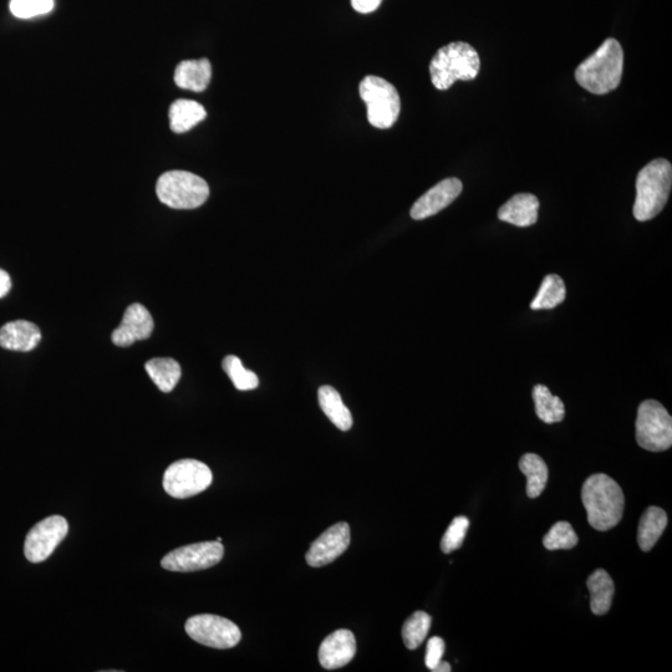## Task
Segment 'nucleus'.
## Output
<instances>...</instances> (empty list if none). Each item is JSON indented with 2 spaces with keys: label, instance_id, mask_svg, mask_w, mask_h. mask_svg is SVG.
I'll return each mask as SVG.
<instances>
[{
  "label": "nucleus",
  "instance_id": "f257e3e1",
  "mask_svg": "<svg viewBox=\"0 0 672 672\" xmlns=\"http://www.w3.org/2000/svg\"><path fill=\"white\" fill-rule=\"evenodd\" d=\"M582 501L590 526L607 532L618 526L623 518L625 497L612 477L598 473L584 482Z\"/></svg>",
  "mask_w": 672,
  "mask_h": 672
},
{
  "label": "nucleus",
  "instance_id": "f03ea898",
  "mask_svg": "<svg viewBox=\"0 0 672 672\" xmlns=\"http://www.w3.org/2000/svg\"><path fill=\"white\" fill-rule=\"evenodd\" d=\"M623 71L624 50L618 40L610 38L578 66L575 80L589 93L605 95L618 88Z\"/></svg>",
  "mask_w": 672,
  "mask_h": 672
},
{
  "label": "nucleus",
  "instance_id": "7ed1b4c3",
  "mask_svg": "<svg viewBox=\"0 0 672 672\" xmlns=\"http://www.w3.org/2000/svg\"><path fill=\"white\" fill-rule=\"evenodd\" d=\"M672 186V167L668 160L651 161L636 178L634 217L639 222L653 220L664 210Z\"/></svg>",
  "mask_w": 672,
  "mask_h": 672
},
{
  "label": "nucleus",
  "instance_id": "20e7f679",
  "mask_svg": "<svg viewBox=\"0 0 672 672\" xmlns=\"http://www.w3.org/2000/svg\"><path fill=\"white\" fill-rule=\"evenodd\" d=\"M480 70V55L472 45L463 42L442 47L430 64L432 84L437 90H448L458 80H475Z\"/></svg>",
  "mask_w": 672,
  "mask_h": 672
},
{
  "label": "nucleus",
  "instance_id": "39448f33",
  "mask_svg": "<svg viewBox=\"0 0 672 672\" xmlns=\"http://www.w3.org/2000/svg\"><path fill=\"white\" fill-rule=\"evenodd\" d=\"M157 197L175 210H195L210 196V187L202 177L186 171L164 173L157 181Z\"/></svg>",
  "mask_w": 672,
  "mask_h": 672
},
{
  "label": "nucleus",
  "instance_id": "423d86ee",
  "mask_svg": "<svg viewBox=\"0 0 672 672\" xmlns=\"http://www.w3.org/2000/svg\"><path fill=\"white\" fill-rule=\"evenodd\" d=\"M359 94L368 106L370 125L381 130L395 125L401 111V100L394 85L379 76L368 75L360 83Z\"/></svg>",
  "mask_w": 672,
  "mask_h": 672
},
{
  "label": "nucleus",
  "instance_id": "0eeeda50",
  "mask_svg": "<svg viewBox=\"0 0 672 672\" xmlns=\"http://www.w3.org/2000/svg\"><path fill=\"white\" fill-rule=\"evenodd\" d=\"M636 441L644 450L663 452L672 445V419L660 402H641L636 419Z\"/></svg>",
  "mask_w": 672,
  "mask_h": 672
},
{
  "label": "nucleus",
  "instance_id": "6e6552de",
  "mask_svg": "<svg viewBox=\"0 0 672 672\" xmlns=\"http://www.w3.org/2000/svg\"><path fill=\"white\" fill-rule=\"evenodd\" d=\"M213 475L210 467L197 460H180L172 463L164 475V488L167 495L185 500L200 495L212 485Z\"/></svg>",
  "mask_w": 672,
  "mask_h": 672
},
{
  "label": "nucleus",
  "instance_id": "1a4fd4ad",
  "mask_svg": "<svg viewBox=\"0 0 672 672\" xmlns=\"http://www.w3.org/2000/svg\"><path fill=\"white\" fill-rule=\"evenodd\" d=\"M185 629L192 640L213 649H232L242 639L238 626L218 615L192 616L187 620Z\"/></svg>",
  "mask_w": 672,
  "mask_h": 672
},
{
  "label": "nucleus",
  "instance_id": "9d476101",
  "mask_svg": "<svg viewBox=\"0 0 672 672\" xmlns=\"http://www.w3.org/2000/svg\"><path fill=\"white\" fill-rule=\"evenodd\" d=\"M224 556L221 542H202L180 547L161 560L162 568L170 572L191 573L215 567Z\"/></svg>",
  "mask_w": 672,
  "mask_h": 672
},
{
  "label": "nucleus",
  "instance_id": "9b49d317",
  "mask_svg": "<svg viewBox=\"0 0 672 672\" xmlns=\"http://www.w3.org/2000/svg\"><path fill=\"white\" fill-rule=\"evenodd\" d=\"M69 532V523L64 517L52 516L43 519L30 529L24 543L25 558L32 563H42L54 553Z\"/></svg>",
  "mask_w": 672,
  "mask_h": 672
},
{
  "label": "nucleus",
  "instance_id": "f8f14e48",
  "mask_svg": "<svg viewBox=\"0 0 672 672\" xmlns=\"http://www.w3.org/2000/svg\"><path fill=\"white\" fill-rule=\"evenodd\" d=\"M350 527L346 522L334 524L315 539L305 556L310 567L320 568L333 563L350 546Z\"/></svg>",
  "mask_w": 672,
  "mask_h": 672
},
{
  "label": "nucleus",
  "instance_id": "ddd939ff",
  "mask_svg": "<svg viewBox=\"0 0 672 672\" xmlns=\"http://www.w3.org/2000/svg\"><path fill=\"white\" fill-rule=\"evenodd\" d=\"M155 323L144 305L132 304L126 309L119 328L112 332V343L127 348L137 341L149 339L154 332Z\"/></svg>",
  "mask_w": 672,
  "mask_h": 672
},
{
  "label": "nucleus",
  "instance_id": "4468645a",
  "mask_svg": "<svg viewBox=\"0 0 672 672\" xmlns=\"http://www.w3.org/2000/svg\"><path fill=\"white\" fill-rule=\"evenodd\" d=\"M462 188V182L455 177L446 178V180L437 183L412 206L410 212L412 220H426V218L435 216L445 210L461 195Z\"/></svg>",
  "mask_w": 672,
  "mask_h": 672
},
{
  "label": "nucleus",
  "instance_id": "2eb2a0df",
  "mask_svg": "<svg viewBox=\"0 0 672 672\" xmlns=\"http://www.w3.org/2000/svg\"><path fill=\"white\" fill-rule=\"evenodd\" d=\"M355 655V635L350 630H336L320 645L319 663L325 670H336L348 665Z\"/></svg>",
  "mask_w": 672,
  "mask_h": 672
},
{
  "label": "nucleus",
  "instance_id": "dca6fc26",
  "mask_svg": "<svg viewBox=\"0 0 672 672\" xmlns=\"http://www.w3.org/2000/svg\"><path fill=\"white\" fill-rule=\"evenodd\" d=\"M42 340V332L37 325L27 320H15L0 329V346L12 351H32Z\"/></svg>",
  "mask_w": 672,
  "mask_h": 672
},
{
  "label": "nucleus",
  "instance_id": "f3484780",
  "mask_svg": "<svg viewBox=\"0 0 672 672\" xmlns=\"http://www.w3.org/2000/svg\"><path fill=\"white\" fill-rule=\"evenodd\" d=\"M539 201L531 193H518L511 200L504 203L498 211V218L502 222L517 227H531L538 221Z\"/></svg>",
  "mask_w": 672,
  "mask_h": 672
},
{
  "label": "nucleus",
  "instance_id": "a211bd4d",
  "mask_svg": "<svg viewBox=\"0 0 672 672\" xmlns=\"http://www.w3.org/2000/svg\"><path fill=\"white\" fill-rule=\"evenodd\" d=\"M212 78L210 60H186L177 65L175 83L178 88L202 93L208 88Z\"/></svg>",
  "mask_w": 672,
  "mask_h": 672
},
{
  "label": "nucleus",
  "instance_id": "6ab92c4d",
  "mask_svg": "<svg viewBox=\"0 0 672 672\" xmlns=\"http://www.w3.org/2000/svg\"><path fill=\"white\" fill-rule=\"evenodd\" d=\"M668 514L659 507L651 506L641 516L638 528V543L643 552H650L668 527Z\"/></svg>",
  "mask_w": 672,
  "mask_h": 672
},
{
  "label": "nucleus",
  "instance_id": "aec40b11",
  "mask_svg": "<svg viewBox=\"0 0 672 672\" xmlns=\"http://www.w3.org/2000/svg\"><path fill=\"white\" fill-rule=\"evenodd\" d=\"M590 593V609L595 615H605L612 608L615 585L604 569L595 570L587 580Z\"/></svg>",
  "mask_w": 672,
  "mask_h": 672
},
{
  "label": "nucleus",
  "instance_id": "412c9836",
  "mask_svg": "<svg viewBox=\"0 0 672 672\" xmlns=\"http://www.w3.org/2000/svg\"><path fill=\"white\" fill-rule=\"evenodd\" d=\"M171 130L175 134H185L207 117V112L201 104L192 100H177L171 105Z\"/></svg>",
  "mask_w": 672,
  "mask_h": 672
},
{
  "label": "nucleus",
  "instance_id": "4be33fe9",
  "mask_svg": "<svg viewBox=\"0 0 672 672\" xmlns=\"http://www.w3.org/2000/svg\"><path fill=\"white\" fill-rule=\"evenodd\" d=\"M319 404L328 419L341 431H349L353 426V416L344 405L338 391L332 386H322L318 392Z\"/></svg>",
  "mask_w": 672,
  "mask_h": 672
},
{
  "label": "nucleus",
  "instance_id": "5701e85b",
  "mask_svg": "<svg viewBox=\"0 0 672 672\" xmlns=\"http://www.w3.org/2000/svg\"><path fill=\"white\" fill-rule=\"evenodd\" d=\"M519 470L527 477V496L538 498L542 495L548 482V466L541 456L527 453L519 461Z\"/></svg>",
  "mask_w": 672,
  "mask_h": 672
},
{
  "label": "nucleus",
  "instance_id": "b1692460",
  "mask_svg": "<svg viewBox=\"0 0 672 672\" xmlns=\"http://www.w3.org/2000/svg\"><path fill=\"white\" fill-rule=\"evenodd\" d=\"M145 369L157 388L166 394L176 388L182 375L180 364L171 358H155L147 361Z\"/></svg>",
  "mask_w": 672,
  "mask_h": 672
},
{
  "label": "nucleus",
  "instance_id": "393cba45",
  "mask_svg": "<svg viewBox=\"0 0 672 672\" xmlns=\"http://www.w3.org/2000/svg\"><path fill=\"white\" fill-rule=\"evenodd\" d=\"M533 400L536 404V414L543 422L551 425L563 421L565 416L563 401L558 396L552 395L547 386H534Z\"/></svg>",
  "mask_w": 672,
  "mask_h": 672
},
{
  "label": "nucleus",
  "instance_id": "a878e982",
  "mask_svg": "<svg viewBox=\"0 0 672 672\" xmlns=\"http://www.w3.org/2000/svg\"><path fill=\"white\" fill-rule=\"evenodd\" d=\"M565 284L556 274H549L543 279L541 288L531 303L533 310L553 309L565 300Z\"/></svg>",
  "mask_w": 672,
  "mask_h": 672
},
{
  "label": "nucleus",
  "instance_id": "bb28decb",
  "mask_svg": "<svg viewBox=\"0 0 672 672\" xmlns=\"http://www.w3.org/2000/svg\"><path fill=\"white\" fill-rule=\"evenodd\" d=\"M432 618L425 612H416L402 626V639L407 649L415 650L424 643L431 628Z\"/></svg>",
  "mask_w": 672,
  "mask_h": 672
},
{
  "label": "nucleus",
  "instance_id": "cd10ccee",
  "mask_svg": "<svg viewBox=\"0 0 672 672\" xmlns=\"http://www.w3.org/2000/svg\"><path fill=\"white\" fill-rule=\"evenodd\" d=\"M224 373L232 380L234 388L239 391H249L258 388L259 379L251 370L244 368L241 359L234 355H228L224 358Z\"/></svg>",
  "mask_w": 672,
  "mask_h": 672
},
{
  "label": "nucleus",
  "instance_id": "c85d7f7f",
  "mask_svg": "<svg viewBox=\"0 0 672 672\" xmlns=\"http://www.w3.org/2000/svg\"><path fill=\"white\" fill-rule=\"evenodd\" d=\"M579 543L577 533H575L572 524L568 522H558L554 524L543 539L544 547L548 551H559V549H573Z\"/></svg>",
  "mask_w": 672,
  "mask_h": 672
},
{
  "label": "nucleus",
  "instance_id": "c756f323",
  "mask_svg": "<svg viewBox=\"0 0 672 672\" xmlns=\"http://www.w3.org/2000/svg\"><path fill=\"white\" fill-rule=\"evenodd\" d=\"M468 527H470V521L467 517L460 516L453 519L442 538L441 551L450 554L460 549L465 541Z\"/></svg>",
  "mask_w": 672,
  "mask_h": 672
},
{
  "label": "nucleus",
  "instance_id": "7c9ffc66",
  "mask_svg": "<svg viewBox=\"0 0 672 672\" xmlns=\"http://www.w3.org/2000/svg\"><path fill=\"white\" fill-rule=\"evenodd\" d=\"M10 12L20 19H30L52 12L54 0H12Z\"/></svg>",
  "mask_w": 672,
  "mask_h": 672
},
{
  "label": "nucleus",
  "instance_id": "2f4dec72",
  "mask_svg": "<svg viewBox=\"0 0 672 672\" xmlns=\"http://www.w3.org/2000/svg\"><path fill=\"white\" fill-rule=\"evenodd\" d=\"M446 650L445 641L439 638V636H434L427 643L426 648V658L425 664L429 670H434L437 665H439L442 658H444Z\"/></svg>",
  "mask_w": 672,
  "mask_h": 672
},
{
  "label": "nucleus",
  "instance_id": "473e14b6",
  "mask_svg": "<svg viewBox=\"0 0 672 672\" xmlns=\"http://www.w3.org/2000/svg\"><path fill=\"white\" fill-rule=\"evenodd\" d=\"M383 0H351V5L356 12L361 14H370L380 7Z\"/></svg>",
  "mask_w": 672,
  "mask_h": 672
},
{
  "label": "nucleus",
  "instance_id": "72a5a7b5",
  "mask_svg": "<svg viewBox=\"0 0 672 672\" xmlns=\"http://www.w3.org/2000/svg\"><path fill=\"white\" fill-rule=\"evenodd\" d=\"M12 289V279L3 269H0V299L4 298Z\"/></svg>",
  "mask_w": 672,
  "mask_h": 672
},
{
  "label": "nucleus",
  "instance_id": "f704fd0d",
  "mask_svg": "<svg viewBox=\"0 0 672 672\" xmlns=\"http://www.w3.org/2000/svg\"><path fill=\"white\" fill-rule=\"evenodd\" d=\"M451 670H452L451 665L448 664V663H445V661L441 660L439 665H437L436 668L432 671H434V672H450Z\"/></svg>",
  "mask_w": 672,
  "mask_h": 672
}]
</instances>
